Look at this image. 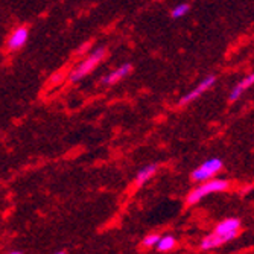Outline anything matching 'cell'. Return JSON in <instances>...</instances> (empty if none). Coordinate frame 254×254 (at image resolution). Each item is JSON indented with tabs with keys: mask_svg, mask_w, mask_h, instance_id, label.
<instances>
[{
	"mask_svg": "<svg viewBox=\"0 0 254 254\" xmlns=\"http://www.w3.org/2000/svg\"><path fill=\"white\" fill-rule=\"evenodd\" d=\"M253 81H254V75H253V73H250L247 78H244L242 81H239V82L233 87V90L230 91L228 99L232 101V102L238 101V99L244 95V91H245V90H248V88L253 85Z\"/></svg>",
	"mask_w": 254,
	"mask_h": 254,
	"instance_id": "ba28073f",
	"label": "cell"
},
{
	"mask_svg": "<svg viewBox=\"0 0 254 254\" xmlns=\"http://www.w3.org/2000/svg\"><path fill=\"white\" fill-rule=\"evenodd\" d=\"M230 188V181L228 180H221V178H210L204 181V184L198 186L196 189H193L188 198H186V202L189 205H193L196 202H199L202 198L209 196L210 193H215V192H224Z\"/></svg>",
	"mask_w": 254,
	"mask_h": 254,
	"instance_id": "6da1fadb",
	"label": "cell"
},
{
	"mask_svg": "<svg viewBox=\"0 0 254 254\" xmlns=\"http://www.w3.org/2000/svg\"><path fill=\"white\" fill-rule=\"evenodd\" d=\"M9 254H21L20 251H12V253H9Z\"/></svg>",
	"mask_w": 254,
	"mask_h": 254,
	"instance_id": "9a60e30c",
	"label": "cell"
},
{
	"mask_svg": "<svg viewBox=\"0 0 254 254\" xmlns=\"http://www.w3.org/2000/svg\"><path fill=\"white\" fill-rule=\"evenodd\" d=\"M190 11V5L189 3H178L172 11H171V17L172 18H183L188 12Z\"/></svg>",
	"mask_w": 254,
	"mask_h": 254,
	"instance_id": "7c38bea8",
	"label": "cell"
},
{
	"mask_svg": "<svg viewBox=\"0 0 254 254\" xmlns=\"http://www.w3.org/2000/svg\"><path fill=\"white\" fill-rule=\"evenodd\" d=\"M131 70H132V65H131L129 63H125L124 65H121L119 68H116L114 72H111V73H108L107 76H104L101 82H102L104 85H113V84L119 82L121 79H124L125 76H128V75L131 73Z\"/></svg>",
	"mask_w": 254,
	"mask_h": 254,
	"instance_id": "52a82bcc",
	"label": "cell"
},
{
	"mask_svg": "<svg viewBox=\"0 0 254 254\" xmlns=\"http://www.w3.org/2000/svg\"><path fill=\"white\" fill-rule=\"evenodd\" d=\"M158 239H160V235H157V233L148 235V236H146V238L143 239L142 245H143V247H146V248L155 247V245H157V242H158Z\"/></svg>",
	"mask_w": 254,
	"mask_h": 254,
	"instance_id": "4fadbf2b",
	"label": "cell"
},
{
	"mask_svg": "<svg viewBox=\"0 0 254 254\" xmlns=\"http://www.w3.org/2000/svg\"><path fill=\"white\" fill-rule=\"evenodd\" d=\"M28 38H29V29L26 26H20L9 35L6 41V48L9 51H18L26 44Z\"/></svg>",
	"mask_w": 254,
	"mask_h": 254,
	"instance_id": "8992f818",
	"label": "cell"
},
{
	"mask_svg": "<svg viewBox=\"0 0 254 254\" xmlns=\"http://www.w3.org/2000/svg\"><path fill=\"white\" fill-rule=\"evenodd\" d=\"M157 169H158V166H157L155 163H152V165H148V166L142 168L140 171L137 172V175H135V180H134L135 186H143V184H145L149 178H152V177L155 175Z\"/></svg>",
	"mask_w": 254,
	"mask_h": 254,
	"instance_id": "9c48e42d",
	"label": "cell"
},
{
	"mask_svg": "<svg viewBox=\"0 0 254 254\" xmlns=\"http://www.w3.org/2000/svg\"><path fill=\"white\" fill-rule=\"evenodd\" d=\"M239 232H241V221L238 218H228V219H224L221 221L216 228H215V235H218L222 242H230L233 241L235 238L239 236Z\"/></svg>",
	"mask_w": 254,
	"mask_h": 254,
	"instance_id": "277c9868",
	"label": "cell"
},
{
	"mask_svg": "<svg viewBox=\"0 0 254 254\" xmlns=\"http://www.w3.org/2000/svg\"><path fill=\"white\" fill-rule=\"evenodd\" d=\"M105 49L104 48H99V49H96V51H93L91 52L82 63H79L73 70L70 72V75H68V79H70L72 82H78V81H81L82 78H85L93 68L104 60V57H105Z\"/></svg>",
	"mask_w": 254,
	"mask_h": 254,
	"instance_id": "7a4b0ae2",
	"label": "cell"
},
{
	"mask_svg": "<svg viewBox=\"0 0 254 254\" xmlns=\"http://www.w3.org/2000/svg\"><path fill=\"white\" fill-rule=\"evenodd\" d=\"M222 168H224V161L221 158H218V157L209 158L192 172V180L195 183H204L207 180L213 178Z\"/></svg>",
	"mask_w": 254,
	"mask_h": 254,
	"instance_id": "3957f363",
	"label": "cell"
},
{
	"mask_svg": "<svg viewBox=\"0 0 254 254\" xmlns=\"http://www.w3.org/2000/svg\"><path fill=\"white\" fill-rule=\"evenodd\" d=\"M215 82H216V76L215 75H210V76H207L205 79H202L193 90H190L189 93H186L184 95L181 99H180V105L183 107V105H188V104H190V102H193L195 99H198L199 96H202L207 90H210L213 85H215Z\"/></svg>",
	"mask_w": 254,
	"mask_h": 254,
	"instance_id": "5b68a950",
	"label": "cell"
},
{
	"mask_svg": "<svg viewBox=\"0 0 254 254\" xmlns=\"http://www.w3.org/2000/svg\"><path fill=\"white\" fill-rule=\"evenodd\" d=\"M54 254H67L65 251H57V253H54Z\"/></svg>",
	"mask_w": 254,
	"mask_h": 254,
	"instance_id": "5bb4252c",
	"label": "cell"
},
{
	"mask_svg": "<svg viewBox=\"0 0 254 254\" xmlns=\"http://www.w3.org/2000/svg\"><path fill=\"white\" fill-rule=\"evenodd\" d=\"M224 242H222V239L218 236V235H215V233H212V235H209V236H205L204 239H202V242H201V248L202 250H213V248H218V247H221Z\"/></svg>",
	"mask_w": 254,
	"mask_h": 254,
	"instance_id": "30bf717a",
	"label": "cell"
},
{
	"mask_svg": "<svg viewBox=\"0 0 254 254\" xmlns=\"http://www.w3.org/2000/svg\"><path fill=\"white\" fill-rule=\"evenodd\" d=\"M175 244H177V241L172 236H163V238L160 236V239H158V242H157L155 247L161 253H168V251H171V250L175 248Z\"/></svg>",
	"mask_w": 254,
	"mask_h": 254,
	"instance_id": "8fae6325",
	"label": "cell"
}]
</instances>
